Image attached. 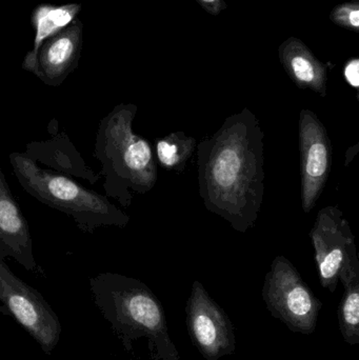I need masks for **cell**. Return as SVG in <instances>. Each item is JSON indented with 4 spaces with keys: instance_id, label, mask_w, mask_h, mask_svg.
Here are the masks:
<instances>
[{
    "instance_id": "cell-1",
    "label": "cell",
    "mask_w": 359,
    "mask_h": 360,
    "mask_svg": "<svg viewBox=\"0 0 359 360\" xmlns=\"http://www.w3.org/2000/svg\"><path fill=\"white\" fill-rule=\"evenodd\" d=\"M261 122L250 110L226 118L197 147L198 184L204 207L248 232L261 213L265 194V154Z\"/></svg>"
},
{
    "instance_id": "cell-2",
    "label": "cell",
    "mask_w": 359,
    "mask_h": 360,
    "mask_svg": "<svg viewBox=\"0 0 359 360\" xmlns=\"http://www.w3.org/2000/svg\"><path fill=\"white\" fill-rule=\"evenodd\" d=\"M138 108L120 103L99 122L93 156L100 164L99 175L107 198L122 207L132 205L157 182V167L151 143L133 130Z\"/></svg>"
},
{
    "instance_id": "cell-3",
    "label": "cell",
    "mask_w": 359,
    "mask_h": 360,
    "mask_svg": "<svg viewBox=\"0 0 359 360\" xmlns=\"http://www.w3.org/2000/svg\"><path fill=\"white\" fill-rule=\"evenodd\" d=\"M93 302L126 350L147 338L156 360H181L169 335L162 302L143 281L118 273L90 278Z\"/></svg>"
},
{
    "instance_id": "cell-4",
    "label": "cell",
    "mask_w": 359,
    "mask_h": 360,
    "mask_svg": "<svg viewBox=\"0 0 359 360\" xmlns=\"http://www.w3.org/2000/svg\"><path fill=\"white\" fill-rule=\"evenodd\" d=\"M17 181L40 202L70 216L81 232L94 234L103 226L126 228L130 216L105 195L81 186L72 177L42 168L22 152L10 154Z\"/></svg>"
},
{
    "instance_id": "cell-5",
    "label": "cell",
    "mask_w": 359,
    "mask_h": 360,
    "mask_svg": "<svg viewBox=\"0 0 359 360\" xmlns=\"http://www.w3.org/2000/svg\"><path fill=\"white\" fill-rule=\"evenodd\" d=\"M263 298L272 316L291 331L306 335L315 331L322 302L285 256H278L272 262L266 274Z\"/></svg>"
},
{
    "instance_id": "cell-6",
    "label": "cell",
    "mask_w": 359,
    "mask_h": 360,
    "mask_svg": "<svg viewBox=\"0 0 359 360\" xmlns=\"http://www.w3.org/2000/svg\"><path fill=\"white\" fill-rule=\"evenodd\" d=\"M0 312L10 315L37 342L42 352L52 354L60 340L61 323L44 296L21 281L0 258Z\"/></svg>"
},
{
    "instance_id": "cell-7",
    "label": "cell",
    "mask_w": 359,
    "mask_h": 360,
    "mask_svg": "<svg viewBox=\"0 0 359 360\" xmlns=\"http://www.w3.org/2000/svg\"><path fill=\"white\" fill-rule=\"evenodd\" d=\"M188 333L207 360H219L235 352L234 326L223 309L196 281L185 306Z\"/></svg>"
},
{
    "instance_id": "cell-8",
    "label": "cell",
    "mask_w": 359,
    "mask_h": 360,
    "mask_svg": "<svg viewBox=\"0 0 359 360\" xmlns=\"http://www.w3.org/2000/svg\"><path fill=\"white\" fill-rule=\"evenodd\" d=\"M299 126L301 207L309 214L328 181L332 145L326 127L311 110H301Z\"/></svg>"
},
{
    "instance_id": "cell-9",
    "label": "cell",
    "mask_w": 359,
    "mask_h": 360,
    "mask_svg": "<svg viewBox=\"0 0 359 360\" xmlns=\"http://www.w3.org/2000/svg\"><path fill=\"white\" fill-rule=\"evenodd\" d=\"M310 238L320 285L334 293L345 260L356 249L351 226L339 207L328 205L318 212Z\"/></svg>"
},
{
    "instance_id": "cell-10",
    "label": "cell",
    "mask_w": 359,
    "mask_h": 360,
    "mask_svg": "<svg viewBox=\"0 0 359 360\" xmlns=\"http://www.w3.org/2000/svg\"><path fill=\"white\" fill-rule=\"evenodd\" d=\"M82 30L81 21L75 18L58 33L44 40L37 52L34 75L48 86H60L78 67Z\"/></svg>"
},
{
    "instance_id": "cell-11",
    "label": "cell",
    "mask_w": 359,
    "mask_h": 360,
    "mask_svg": "<svg viewBox=\"0 0 359 360\" xmlns=\"http://www.w3.org/2000/svg\"><path fill=\"white\" fill-rule=\"evenodd\" d=\"M8 257L30 272L38 271L29 224L0 168V258Z\"/></svg>"
},
{
    "instance_id": "cell-12",
    "label": "cell",
    "mask_w": 359,
    "mask_h": 360,
    "mask_svg": "<svg viewBox=\"0 0 359 360\" xmlns=\"http://www.w3.org/2000/svg\"><path fill=\"white\" fill-rule=\"evenodd\" d=\"M25 153L36 164L65 176L86 180L91 184L101 179L99 173L86 165L71 139L59 131L46 141L27 143Z\"/></svg>"
},
{
    "instance_id": "cell-13",
    "label": "cell",
    "mask_w": 359,
    "mask_h": 360,
    "mask_svg": "<svg viewBox=\"0 0 359 360\" xmlns=\"http://www.w3.org/2000/svg\"><path fill=\"white\" fill-rule=\"evenodd\" d=\"M81 11L80 4H41L34 8L31 14V23L35 31L33 50L25 55L22 69L34 74L36 57L40 46L44 40L55 35L63 27L69 25Z\"/></svg>"
},
{
    "instance_id": "cell-14",
    "label": "cell",
    "mask_w": 359,
    "mask_h": 360,
    "mask_svg": "<svg viewBox=\"0 0 359 360\" xmlns=\"http://www.w3.org/2000/svg\"><path fill=\"white\" fill-rule=\"evenodd\" d=\"M339 281L343 283L344 295L339 308V323L346 342L359 345V260L354 250L345 260Z\"/></svg>"
},
{
    "instance_id": "cell-15",
    "label": "cell",
    "mask_w": 359,
    "mask_h": 360,
    "mask_svg": "<svg viewBox=\"0 0 359 360\" xmlns=\"http://www.w3.org/2000/svg\"><path fill=\"white\" fill-rule=\"evenodd\" d=\"M196 148L197 143L194 137L187 136L183 131H177L156 139V158L164 170L181 173Z\"/></svg>"
},
{
    "instance_id": "cell-16",
    "label": "cell",
    "mask_w": 359,
    "mask_h": 360,
    "mask_svg": "<svg viewBox=\"0 0 359 360\" xmlns=\"http://www.w3.org/2000/svg\"><path fill=\"white\" fill-rule=\"evenodd\" d=\"M345 77L350 86L354 89H358L359 86V61L354 59L351 63H348L345 69Z\"/></svg>"
},
{
    "instance_id": "cell-17",
    "label": "cell",
    "mask_w": 359,
    "mask_h": 360,
    "mask_svg": "<svg viewBox=\"0 0 359 360\" xmlns=\"http://www.w3.org/2000/svg\"><path fill=\"white\" fill-rule=\"evenodd\" d=\"M359 149V143H356L353 147H350L349 149L346 152V167H349V165L353 162L354 158L355 155H358Z\"/></svg>"
},
{
    "instance_id": "cell-18",
    "label": "cell",
    "mask_w": 359,
    "mask_h": 360,
    "mask_svg": "<svg viewBox=\"0 0 359 360\" xmlns=\"http://www.w3.org/2000/svg\"><path fill=\"white\" fill-rule=\"evenodd\" d=\"M349 20H350V22H351L352 25H354V27H358V25H359V11L358 10H354V11H352L351 13H350Z\"/></svg>"
},
{
    "instance_id": "cell-19",
    "label": "cell",
    "mask_w": 359,
    "mask_h": 360,
    "mask_svg": "<svg viewBox=\"0 0 359 360\" xmlns=\"http://www.w3.org/2000/svg\"><path fill=\"white\" fill-rule=\"evenodd\" d=\"M204 1L213 2L215 1V0H204Z\"/></svg>"
}]
</instances>
